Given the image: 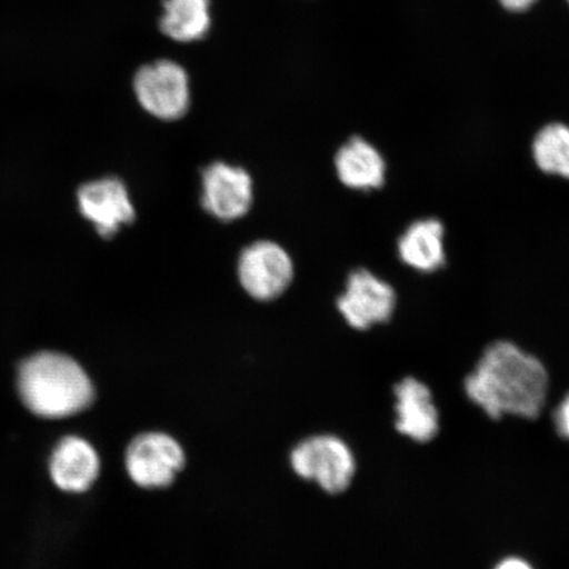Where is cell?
<instances>
[{
	"instance_id": "d6986e66",
	"label": "cell",
	"mask_w": 569,
	"mask_h": 569,
	"mask_svg": "<svg viewBox=\"0 0 569 569\" xmlns=\"http://www.w3.org/2000/svg\"><path fill=\"white\" fill-rule=\"evenodd\" d=\"M568 3H569V0H568Z\"/></svg>"
},
{
	"instance_id": "5bb4252c",
	"label": "cell",
	"mask_w": 569,
	"mask_h": 569,
	"mask_svg": "<svg viewBox=\"0 0 569 569\" xmlns=\"http://www.w3.org/2000/svg\"><path fill=\"white\" fill-rule=\"evenodd\" d=\"M211 27L210 0H166L160 28L178 42L198 41Z\"/></svg>"
},
{
	"instance_id": "8992f818",
	"label": "cell",
	"mask_w": 569,
	"mask_h": 569,
	"mask_svg": "<svg viewBox=\"0 0 569 569\" xmlns=\"http://www.w3.org/2000/svg\"><path fill=\"white\" fill-rule=\"evenodd\" d=\"M397 306L393 287L367 269L348 276L345 293L338 298V310L355 330L365 331L389 322Z\"/></svg>"
},
{
	"instance_id": "3957f363",
	"label": "cell",
	"mask_w": 569,
	"mask_h": 569,
	"mask_svg": "<svg viewBox=\"0 0 569 569\" xmlns=\"http://www.w3.org/2000/svg\"><path fill=\"white\" fill-rule=\"evenodd\" d=\"M290 466L300 478L316 481L330 495L346 492L356 473L350 446L330 433L312 436L298 443L290 453Z\"/></svg>"
},
{
	"instance_id": "7a4b0ae2",
	"label": "cell",
	"mask_w": 569,
	"mask_h": 569,
	"mask_svg": "<svg viewBox=\"0 0 569 569\" xmlns=\"http://www.w3.org/2000/svg\"><path fill=\"white\" fill-rule=\"evenodd\" d=\"M21 401L33 415L61 419L87 410L94 402L90 377L69 356L40 352L23 361L18 373Z\"/></svg>"
},
{
	"instance_id": "ac0fdd59",
	"label": "cell",
	"mask_w": 569,
	"mask_h": 569,
	"mask_svg": "<svg viewBox=\"0 0 569 569\" xmlns=\"http://www.w3.org/2000/svg\"><path fill=\"white\" fill-rule=\"evenodd\" d=\"M500 3L510 11H525L537 3V0H500Z\"/></svg>"
},
{
	"instance_id": "5b68a950",
	"label": "cell",
	"mask_w": 569,
	"mask_h": 569,
	"mask_svg": "<svg viewBox=\"0 0 569 569\" xmlns=\"http://www.w3.org/2000/svg\"><path fill=\"white\" fill-rule=\"evenodd\" d=\"M142 109L162 120L180 119L190 106L187 71L174 61L160 60L142 67L133 81Z\"/></svg>"
},
{
	"instance_id": "4fadbf2b",
	"label": "cell",
	"mask_w": 569,
	"mask_h": 569,
	"mask_svg": "<svg viewBox=\"0 0 569 569\" xmlns=\"http://www.w3.org/2000/svg\"><path fill=\"white\" fill-rule=\"evenodd\" d=\"M397 252L405 266L432 273L446 262L445 227L438 219L416 220L398 239Z\"/></svg>"
},
{
	"instance_id": "ba28073f",
	"label": "cell",
	"mask_w": 569,
	"mask_h": 569,
	"mask_svg": "<svg viewBox=\"0 0 569 569\" xmlns=\"http://www.w3.org/2000/svg\"><path fill=\"white\" fill-rule=\"evenodd\" d=\"M203 209L223 222H232L251 209V177L243 168L213 162L202 173Z\"/></svg>"
},
{
	"instance_id": "277c9868",
	"label": "cell",
	"mask_w": 569,
	"mask_h": 569,
	"mask_svg": "<svg viewBox=\"0 0 569 569\" xmlns=\"http://www.w3.org/2000/svg\"><path fill=\"white\" fill-rule=\"evenodd\" d=\"M128 476L144 489L172 486L177 475L187 465L183 448L169 433L149 431L134 437L126 450Z\"/></svg>"
},
{
	"instance_id": "30bf717a",
	"label": "cell",
	"mask_w": 569,
	"mask_h": 569,
	"mask_svg": "<svg viewBox=\"0 0 569 569\" xmlns=\"http://www.w3.org/2000/svg\"><path fill=\"white\" fill-rule=\"evenodd\" d=\"M396 430L417 443H429L439 432V411L429 387L405 377L395 387Z\"/></svg>"
},
{
	"instance_id": "6da1fadb",
	"label": "cell",
	"mask_w": 569,
	"mask_h": 569,
	"mask_svg": "<svg viewBox=\"0 0 569 569\" xmlns=\"http://www.w3.org/2000/svg\"><path fill=\"white\" fill-rule=\"evenodd\" d=\"M549 387L543 362L509 340L489 345L465 380L469 400L495 421L503 416L537 419L546 407Z\"/></svg>"
},
{
	"instance_id": "9c48e42d",
	"label": "cell",
	"mask_w": 569,
	"mask_h": 569,
	"mask_svg": "<svg viewBox=\"0 0 569 569\" xmlns=\"http://www.w3.org/2000/svg\"><path fill=\"white\" fill-rule=\"evenodd\" d=\"M78 203L84 218L94 223L99 234L109 239L116 234L120 226L131 224L134 209L124 183L118 178L83 184L78 190Z\"/></svg>"
},
{
	"instance_id": "7c38bea8",
	"label": "cell",
	"mask_w": 569,
	"mask_h": 569,
	"mask_svg": "<svg viewBox=\"0 0 569 569\" xmlns=\"http://www.w3.org/2000/svg\"><path fill=\"white\" fill-rule=\"evenodd\" d=\"M336 168L340 182L355 190L380 189L387 180V162L379 149L360 137L340 147Z\"/></svg>"
},
{
	"instance_id": "e0dca14e",
	"label": "cell",
	"mask_w": 569,
	"mask_h": 569,
	"mask_svg": "<svg viewBox=\"0 0 569 569\" xmlns=\"http://www.w3.org/2000/svg\"><path fill=\"white\" fill-rule=\"evenodd\" d=\"M495 569H533L528 561L521 558H508L498 563Z\"/></svg>"
},
{
	"instance_id": "2e32d148",
	"label": "cell",
	"mask_w": 569,
	"mask_h": 569,
	"mask_svg": "<svg viewBox=\"0 0 569 569\" xmlns=\"http://www.w3.org/2000/svg\"><path fill=\"white\" fill-rule=\"evenodd\" d=\"M553 426L561 438L569 440V393L560 401L553 410Z\"/></svg>"
},
{
	"instance_id": "52a82bcc",
	"label": "cell",
	"mask_w": 569,
	"mask_h": 569,
	"mask_svg": "<svg viewBox=\"0 0 569 569\" xmlns=\"http://www.w3.org/2000/svg\"><path fill=\"white\" fill-rule=\"evenodd\" d=\"M238 274L241 287L259 301H272L293 280V261L273 241H258L240 254Z\"/></svg>"
},
{
	"instance_id": "8fae6325",
	"label": "cell",
	"mask_w": 569,
	"mask_h": 569,
	"mask_svg": "<svg viewBox=\"0 0 569 569\" xmlns=\"http://www.w3.org/2000/svg\"><path fill=\"white\" fill-rule=\"evenodd\" d=\"M49 471L56 487L69 493H83L94 486L101 460L88 440L70 436L56 446Z\"/></svg>"
},
{
	"instance_id": "9a60e30c",
	"label": "cell",
	"mask_w": 569,
	"mask_h": 569,
	"mask_svg": "<svg viewBox=\"0 0 569 569\" xmlns=\"http://www.w3.org/2000/svg\"><path fill=\"white\" fill-rule=\"evenodd\" d=\"M531 154L543 173L569 180V127L563 123L545 126L532 140Z\"/></svg>"
}]
</instances>
